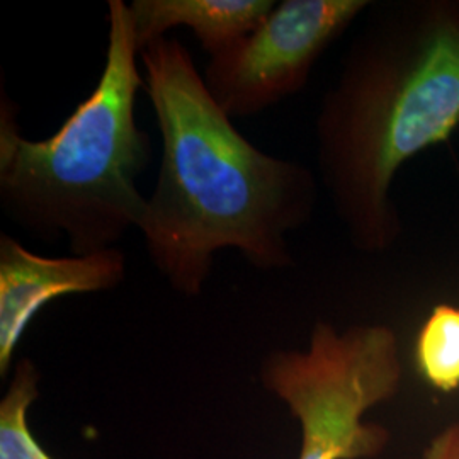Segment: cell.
<instances>
[{
    "instance_id": "5b68a950",
    "label": "cell",
    "mask_w": 459,
    "mask_h": 459,
    "mask_svg": "<svg viewBox=\"0 0 459 459\" xmlns=\"http://www.w3.org/2000/svg\"><path fill=\"white\" fill-rule=\"evenodd\" d=\"M371 5L368 0H284L263 22L210 56L203 81L230 119L259 116L299 92L324 51Z\"/></svg>"
},
{
    "instance_id": "52a82bcc",
    "label": "cell",
    "mask_w": 459,
    "mask_h": 459,
    "mask_svg": "<svg viewBox=\"0 0 459 459\" xmlns=\"http://www.w3.org/2000/svg\"><path fill=\"white\" fill-rule=\"evenodd\" d=\"M138 53L186 26L210 56L252 33L274 7V0H133L128 4Z\"/></svg>"
},
{
    "instance_id": "8992f818",
    "label": "cell",
    "mask_w": 459,
    "mask_h": 459,
    "mask_svg": "<svg viewBox=\"0 0 459 459\" xmlns=\"http://www.w3.org/2000/svg\"><path fill=\"white\" fill-rule=\"evenodd\" d=\"M126 279L119 248L89 255L45 257L11 235H0V377L9 373L17 344L49 301L68 295L109 291Z\"/></svg>"
},
{
    "instance_id": "30bf717a",
    "label": "cell",
    "mask_w": 459,
    "mask_h": 459,
    "mask_svg": "<svg viewBox=\"0 0 459 459\" xmlns=\"http://www.w3.org/2000/svg\"><path fill=\"white\" fill-rule=\"evenodd\" d=\"M422 459H459V424L441 430L427 446Z\"/></svg>"
},
{
    "instance_id": "9c48e42d",
    "label": "cell",
    "mask_w": 459,
    "mask_h": 459,
    "mask_svg": "<svg viewBox=\"0 0 459 459\" xmlns=\"http://www.w3.org/2000/svg\"><path fill=\"white\" fill-rule=\"evenodd\" d=\"M39 371L21 359L9 390L0 402V459H53L39 446L28 426V411L39 396Z\"/></svg>"
},
{
    "instance_id": "6da1fadb",
    "label": "cell",
    "mask_w": 459,
    "mask_h": 459,
    "mask_svg": "<svg viewBox=\"0 0 459 459\" xmlns=\"http://www.w3.org/2000/svg\"><path fill=\"white\" fill-rule=\"evenodd\" d=\"M140 62L162 134L160 172L138 227L155 269L195 298L223 248L261 271L291 267L288 233L310 221L316 203L312 170L250 143L179 39L153 41Z\"/></svg>"
},
{
    "instance_id": "ba28073f",
    "label": "cell",
    "mask_w": 459,
    "mask_h": 459,
    "mask_svg": "<svg viewBox=\"0 0 459 459\" xmlns=\"http://www.w3.org/2000/svg\"><path fill=\"white\" fill-rule=\"evenodd\" d=\"M413 358L434 390H459V307L443 303L432 310L417 333Z\"/></svg>"
},
{
    "instance_id": "7a4b0ae2",
    "label": "cell",
    "mask_w": 459,
    "mask_h": 459,
    "mask_svg": "<svg viewBox=\"0 0 459 459\" xmlns=\"http://www.w3.org/2000/svg\"><path fill=\"white\" fill-rule=\"evenodd\" d=\"M459 126V0L394 4L369 19L316 116L318 169L356 248L402 233L400 167Z\"/></svg>"
},
{
    "instance_id": "277c9868",
    "label": "cell",
    "mask_w": 459,
    "mask_h": 459,
    "mask_svg": "<svg viewBox=\"0 0 459 459\" xmlns=\"http://www.w3.org/2000/svg\"><path fill=\"white\" fill-rule=\"evenodd\" d=\"M301 426L298 459H373L390 443L388 429L364 422L366 411L400 388L398 341L385 325L339 332L318 322L307 352L278 351L261 369Z\"/></svg>"
},
{
    "instance_id": "3957f363",
    "label": "cell",
    "mask_w": 459,
    "mask_h": 459,
    "mask_svg": "<svg viewBox=\"0 0 459 459\" xmlns=\"http://www.w3.org/2000/svg\"><path fill=\"white\" fill-rule=\"evenodd\" d=\"M130 7L108 2L106 60L91 96L47 140H30L19 106L0 92V206L43 242L65 237L72 255L113 248L138 229L147 197L136 187L152 140L136 125L138 68Z\"/></svg>"
}]
</instances>
